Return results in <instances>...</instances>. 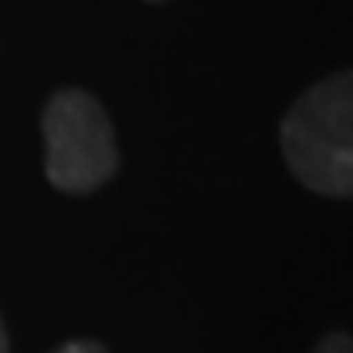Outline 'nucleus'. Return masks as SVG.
<instances>
[{
	"label": "nucleus",
	"mask_w": 353,
	"mask_h": 353,
	"mask_svg": "<svg viewBox=\"0 0 353 353\" xmlns=\"http://www.w3.org/2000/svg\"><path fill=\"white\" fill-rule=\"evenodd\" d=\"M283 161L318 196H353V75L318 79L287 106L279 126Z\"/></svg>",
	"instance_id": "nucleus-1"
},
{
	"label": "nucleus",
	"mask_w": 353,
	"mask_h": 353,
	"mask_svg": "<svg viewBox=\"0 0 353 353\" xmlns=\"http://www.w3.org/2000/svg\"><path fill=\"white\" fill-rule=\"evenodd\" d=\"M43 173L59 192L87 196L118 173L110 114L90 90L63 87L43 106Z\"/></svg>",
	"instance_id": "nucleus-2"
},
{
	"label": "nucleus",
	"mask_w": 353,
	"mask_h": 353,
	"mask_svg": "<svg viewBox=\"0 0 353 353\" xmlns=\"http://www.w3.org/2000/svg\"><path fill=\"white\" fill-rule=\"evenodd\" d=\"M310 353H353V341L345 330H334V334H322Z\"/></svg>",
	"instance_id": "nucleus-3"
},
{
	"label": "nucleus",
	"mask_w": 353,
	"mask_h": 353,
	"mask_svg": "<svg viewBox=\"0 0 353 353\" xmlns=\"http://www.w3.org/2000/svg\"><path fill=\"white\" fill-rule=\"evenodd\" d=\"M55 353H106V345H102V341H90V338H79V341L59 345Z\"/></svg>",
	"instance_id": "nucleus-4"
},
{
	"label": "nucleus",
	"mask_w": 353,
	"mask_h": 353,
	"mask_svg": "<svg viewBox=\"0 0 353 353\" xmlns=\"http://www.w3.org/2000/svg\"><path fill=\"white\" fill-rule=\"evenodd\" d=\"M0 353H8V330H4V318H0Z\"/></svg>",
	"instance_id": "nucleus-5"
}]
</instances>
